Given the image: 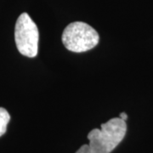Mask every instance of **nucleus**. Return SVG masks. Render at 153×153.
<instances>
[{
  "instance_id": "39448f33",
  "label": "nucleus",
  "mask_w": 153,
  "mask_h": 153,
  "mask_svg": "<svg viewBox=\"0 0 153 153\" xmlns=\"http://www.w3.org/2000/svg\"><path fill=\"white\" fill-rule=\"evenodd\" d=\"M119 117L122 118L123 120L126 121L127 120V118H128V115L126 114L125 112H122V113H120V115H119Z\"/></svg>"
},
{
  "instance_id": "f257e3e1",
  "label": "nucleus",
  "mask_w": 153,
  "mask_h": 153,
  "mask_svg": "<svg viewBox=\"0 0 153 153\" xmlns=\"http://www.w3.org/2000/svg\"><path fill=\"white\" fill-rule=\"evenodd\" d=\"M127 131L125 121L114 117L102 123L100 128L88 133V145H83L76 153H111L123 140Z\"/></svg>"
},
{
  "instance_id": "f03ea898",
  "label": "nucleus",
  "mask_w": 153,
  "mask_h": 153,
  "mask_svg": "<svg viewBox=\"0 0 153 153\" xmlns=\"http://www.w3.org/2000/svg\"><path fill=\"white\" fill-rule=\"evenodd\" d=\"M100 36L91 26L82 22L69 24L62 33V43L68 50L82 53L94 48Z\"/></svg>"
},
{
  "instance_id": "7ed1b4c3",
  "label": "nucleus",
  "mask_w": 153,
  "mask_h": 153,
  "mask_svg": "<svg viewBox=\"0 0 153 153\" xmlns=\"http://www.w3.org/2000/svg\"><path fill=\"white\" fill-rule=\"evenodd\" d=\"M15 40L22 55L33 58L38 55L39 33L37 25L27 13H22L15 27Z\"/></svg>"
},
{
  "instance_id": "20e7f679",
  "label": "nucleus",
  "mask_w": 153,
  "mask_h": 153,
  "mask_svg": "<svg viewBox=\"0 0 153 153\" xmlns=\"http://www.w3.org/2000/svg\"><path fill=\"white\" fill-rule=\"evenodd\" d=\"M10 120V116L7 110L0 107V137L4 135L7 130V125Z\"/></svg>"
}]
</instances>
